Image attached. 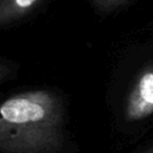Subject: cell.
<instances>
[{
  "mask_svg": "<svg viewBox=\"0 0 153 153\" xmlns=\"http://www.w3.org/2000/svg\"><path fill=\"white\" fill-rule=\"evenodd\" d=\"M43 0H0V24L2 26L19 22L32 13Z\"/></svg>",
  "mask_w": 153,
  "mask_h": 153,
  "instance_id": "3957f363",
  "label": "cell"
},
{
  "mask_svg": "<svg viewBox=\"0 0 153 153\" xmlns=\"http://www.w3.org/2000/svg\"><path fill=\"white\" fill-rule=\"evenodd\" d=\"M128 0H91L93 7L99 12H111L117 10Z\"/></svg>",
  "mask_w": 153,
  "mask_h": 153,
  "instance_id": "277c9868",
  "label": "cell"
},
{
  "mask_svg": "<svg viewBox=\"0 0 153 153\" xmlns=\"http://www.w3.org/2000/svg\"><path fill=\"white\" fill-rule=\"evenodd\" d=\"M63 104L49 90L13 94L0 106L1 153H57L65 142Z\"/></svg>",
  "mask_w": 153,
  "mask_h": 153,
  "instance_id": "6da1fadb",
  "label": "cell"
},
{
  "mask_svg": "<svg viewBox=\"0 0 153 153\" xmlns=\"http://www.w3.org/2000/svg\"><path fill=\"white\" fill-rule=\"evenodd\" d=\"M153 114V67L145 68L133 84L123 109L128 122L141 121Z\"/></svg>",
  "mask_w": 153,
  "mask_h": 153,
  "instance_id": "7a4b0ae2",
  "label": "cell"
},
{
  "mask_svg": "<svg viewBox=\"0 0 153 153\" xmlns=\"http://www.w3.org/2000/svg\"><path fill=\"white\" fill-rule=\"evenodd\" d=\"M143 153H153V146H152V147H149V148H148L146 152H143Z\"/></svg>",
  "mask_w": 153,
  "mask_h": 153,
  "instance_id": "5b68a950",
  "label": "cell"
}]
</instances>
